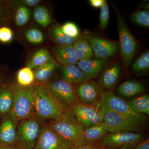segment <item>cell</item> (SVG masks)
Returning <instances> with one entry per match:
<instances>
[{"label": "cell", "mask_w": 149, "mask_h": 149, "mask_svg": "<svg viewBox=\"0 0 149 149\" xmlns=\"http://www.w3.org/2000/svg\"><path fill=\"white\" fill-rule=\"evenodd\" d=\"M140 132L121 131L108 133L98 143L109 149L135 147L146 139Z\"/></svg>", "instance_id": "6"}, {"label": "cell", "mask_w": 149, "mask_h": 149, "mask_svg": "<svg viewBox=\"0 0 149 149\" xmlns=\"http://www.w3.org/2000/svg\"><path fill=\"white\" fill-rule=\"evenodd\" d=\"M49 35L51 40L58 45H72L77 39L65 35L63 32L61 26L58 24L51 27Z\"/></svg>", "instance_id": "23"}, {"label": "cell", "mask_w": 149, "mask_h": 149, "mask_svg": "<svg viewBox=\"0 0 149 149\" xmlns=\"http://www.w3.org/2000/svg\"><path fill=\"white\" fill-rule=\"evenodd\" d=\"M13 39V33L10 27L6 26L0 27V42L7 44Z\"/></svg>", "instance_id": "35"}, {"label": "cell", "mask_w": 149, "mask_h": 149, "mask_svg": "<svg viewBox=\"0 0 149 149\" xmlns=\"http://www.w3.org/2000/svg\"><path fill=\"white\" fill-rule=\"evenodd\" d=\"M33 15L35 21L44 28H47L51 24L50 14L45 6H37L33 11Z\"/></svg>", "instance_id": "27"}, {"label": "cell", "mask_w": 149, "mask_h": 149, "mask_svg": "<svg viewBox=\"0 0 149 149\" xmlns=\"http://www.w3.org/2000/svg\"><path fill=\"white\" fill-rule=\"evenodd\" d=\"M24 35L27 41L33 45H40L44 42V36L42 32L37 28L27 29Z\"/></svg>", "instance_id": "30"}, {"label": "cell", "mask_w": 149, "mask_h": 149, "mask_svg": "<svg viewBox=\"0 0 149 149\" xmlns=\"http://www.w3.org/2000/svg\"><path fill=\"white\" fill-rule=\"evenodd\" d=\"M72 148L71 144L47 124L41 127L34 149H71Z\"/></svg>", "instance_id": "11"}, {"label": "cell", "mask_w": 149, "mask_h": 149, "mask_svg": "<svg viewBox=\"0 0 149 149\" xmlns=\"http://www.w3.org/2000/svg\"><path fill=\"white\" fill-rule=\"evenodd\" d=\"M72 46L75 55L79 61L91 58L94 56L90 43L84 38H77Z\"/></svg>", "instance_id": "24"}, {"label": "cell", "mask_w": 149, "mask_h": 149, "mask_svg": "<svg viewBox=\"0 0 149 149\" xmlns=\"http://www.w3.org/2000/svg\"><path fill=\"white\" fill-rule=\"evenodd\" d=\"M56 60L62 65L77 64L79 61L74 52L72 45H58L52 49Z\"/></svg>", "instance_id": "18"}, {"label": "cell", "mask_w": 149, "mask_h": 149, "mask_svg": "<svg viewBox=\"0 0 149 149\" xmlns=\"http://www.w3.org/2000/svg\"><path fill=\"white\" fill-rule=\"evenodd\" d=\"M122 65L117 61L102 70L97 83L104 90L111 91L113 89L120 77Z\"/></svg>", "instance_id": "14"}, {"label": "cell", "mask_w": 149, "mask_h": 149, "mask_svg": "<svg viewBox=\"0 0 149 149\" xmlns=\"http://www.w3.org/2000/svg\"><path fill=\"white\" fill-rule=\"evenodd\" d=\"M100 104L112 111L124 116L146 122V115L136 113L129 106L127 102L113 92L104 91L101 100Z\"/></svg>", "instance_id": "9"}, {"label": "cell", "mask_w": 149, "mask_h": 149, "mask_svg": "<svg viewBox=\"0 0 149 149\" xmlns=\"http://www.w3.org/2000/svg\"><path fill=\"white\" fill-rule=\"evenodd\" d=\"M115 12L121 62L123 67L126 68L131 63L138 49L139 45L128 29L124 19L116 10Z\"/></svg>", "instance_id": "5"}, {"label": "cell", "mask_w": 149, "mask_h": 149, "mask_svg": "<svg viewBox=\"0 0 149 149\" xmlns=\"http://www.w3.org/2000/svg\"><path fill=\"white\" fill-rule=\"evenodd\" d=\"M109 19V8L107 1L104 0L102 6L101 7L100 18V27L102 30L106 29Z\"/></svg>", "instance_id": "33"}, {"label": "cell", "mask_w": 149, "mask_h": 149, "mask_svg": "<svg viewBox=\"0 0 149 149\" xmlns=\"http://www.w3.org/2000/svg\"><path fill=\"white\" fill-rule=\"evenodd\" d=\"M53 57L48 49L42 48L34 53L27 63V66L32 70L35 69L45 64Z\"/></svg>", "instance_id": "25"}, {"label": "cell", "mask_w": 149, "mask_h": 149, "mask_svg": "<svg viewBox=\"0 0 149 149\" xmlns=\"http://www.w3.org/2000/svg\"><path fill=\"white\" fill-rule=\"evenodd\" d=\"M47 124L72 147L84 144V127L70 110L65 111L58 118L51 120Z\"/></svg>", "instance_id": "3"}, {"label": "cell", "mask_w": 149, "mask_h": 149, "mask_svg": "<svg viewBox=\"0 0 149 149\" xmlns=\"http://www.w3.org/2000/svg\"><path fill=\"white\" fill-rule=\"evenodd\" d=\"M61 68V77L74 85L90 80L76 65H62Z\"/></svg>", "instance_id": "20"}, {"label": "cell", "mask_w": 149, "mask_h": 149, "mask_svg": "<svg viewBox=\"0 0 149 149\" xmlns=\"http://www.w3.org/2000/svg\"><path fill=\"white\" fill-rule=\"evenodd\" d=\"M146 91L145 86L137 81L128 80L121 83L117 88L116 93L119 97L130 98Z\"/></svg>", "instance_id": "21"}, {"label": "cell", "mask_w": 149, "mask_h": 149, "mask_svg": "<svg viewBox=\"0 0 149 149\" xmlns=\"http://www.w3.org/2000/svg\"><path fill=\"white\" fill-rule=\"evenodd\" d=\"M14 84L4 83L0 86V114L2 117L10 113L14 96Z\"/></svg>", "instance_id": "19"}, {"label": "cell", "mask_w": 149, "mask_h": 149, "mask_svg": "<svg viewBox=\"0 0 149 149\" xmlns=\"http://www.w3.org/2000/svg\"><path fill=\"white\" fill-rule=\"evenodd\" d=\"M20 3L27 7H34L37 6L40 2V0H23L20 1Z\"/></svg>", "instance_id": "38"}, {"label": "cell", "mask_w": 149, "mask_h": 149, "mask_svg": "<svg viewBox=\"0 0 149 149\" xmlns=\"http://www.w3.org/2000/svg\"><path fill=\"white\" fill-rule=\"evenodd\" d=\"M71 149H109L98 143L83 144L74 147Z\"/></svg>", "instance_id": "37"}, {"label": "cell", "mask_w": 149, "mask_h": 149, "mask_svg": "<svg viewBox=\"0 0 149 149\" xmlns=\"http://www.w3.org/2000/svg\"><path fill=\"white\" fill-rule=\"evenodd\" d=\"M135 147H124L117 149H134Z\"/></svg>", "instance_id": "44"}, {"label": "cell", "mask_w": 149, "mask_h": 149, "mask_svg": "<svg viewBox=\"0 0 149 149\" xmlns=\"http://www.w3.org/2000/svg\"><path fill=\"white\" fill-rule=\"evenodd\" d=\"M75 88L78 101L91 106L100 104L104 91L97 82L91 80L75 85Z\"/></svg>", "instance_id": "12"}, {"label": "cell", "mask_w": 149, "mask_h": 149, "mask_svg": "<svg viewBox=\"0 0 149 149\" xmlns=\"http://www.w3.org/2000/svg\"><path fill=\"white\" fill-rule=\"evenodd\" d=\"M35 87V83L27 87L14 84L13 103L9 115L17 125L22 120L36 117Z\"/></svg>", "instance_id": "2"}, {"label": "cell", "mask_w": 149, "mask_h": 149, "mask_svg": "<svg viewBox=\"0 0 149 149\" xmlns=\"http://www.w3.org/2000/svg\"><path fill=\"white\" fill-rule=\"evenodd\" d=\"M45 85L54 96L69 109L79 102L75 85L61 77L50 80Z\"/></svg>", "instance_id": "8"}, {"label": "cell", "mask_w": 149, "mask_h": 149, "mask_svg": "<svg viewBox=\"0 0 149 149\" xmlns=\"http://www.w3.org/2000/svg\"><path fill=\"white\" fill-rule=\"evenodd\" d=\"M17 84L23 87L31 86L35 83V75L32 70L28 67L22 68L17 74Z\"/></svg>", "instance_id": "29"}, {"label": "cell", "mask_w": 149, "mask_h": 149, "mask_svg": "<svg viewBox=\"0 0 149 149\" xmlns=\"http://www.w3.org/2000/svg\"><path fill=\"white\" fill-rule=\"evenodd\" d=\"M131 20L134 23L143 27L149 26V12L146 10L136 11L131 14Z\"/></svg>", "instance_id": "32"}, {"label": "cell", "mask_w": 149, "mask_h": 149, "mask_svg": "<svg viewBox=\"0 0 149 149\" xmlns=\"http://www.w3.org/2000/svg\"><path fill=\"white\" fill-rule=\"evenodd\" d=\"M10 147L12 149H26L17 143L15 144Z\"/></svg>", "instance_id": "42"}, {"label": "cell", "mask_w": 149, "mask_h": 149, "mask_svg": "<svg viewBox=\"0 0 149 149\" xmlns=\"http://www.w3.org/2000/svg\"><path fill=\"white\" fill-rule=\"evenodd\" d=\"M40 121L35 117L19 123L17 127V143L26 149H34L41 130Z\"/></svg>", "instance_id": "7"}, {"label": "cell", "mask_w": 149, "mask_h": 149, "mask_svg": "<svg viewBox=\"0 0 149 149\" xmlns=\"http://www.w3.org/2000/svg\"><path fill=\"white\" fill-rule=\"evenodd\" d=\"M9 10L8 5L0 1V27L4 26L8 21Z\"/></svg>", "instance_id": "36"}, {"label": "cell", "mask_w": 149, "mask_h": 149, "mask_svg": "<svg viewBox=\"0 0 149 149\" xmlns=\"http://www.w3.org/2000/svg\"><path fill=\"white\" fill-rule=\"evenodd\" d=\"M149 68V52L148 50L143 53L135 61L132 65L133 72H141Z\"/></svg>", "instance_id": "31"}, {"label": "cell", "mask_w": 149, "mask_h": 149, "mask_svg": "<svg viewBox=\"0 0 149 149\" xmlns=\"http://www.w3.org/2000/svg\"><path fill=\"white\" fill-rule=\"evenodd\" d=\"M18 4L15 14V22L17 27L25 26L30 19L31 12L29 8L18 2Z\"/></svg>", "instance_id": "28"}, {"label": "cell", "mask_w": 149, "mask_h": 149, "mask_svg": "<svg viewBox=\"0 0 149 149\" xmlns=\"http://www.w3.org/2000/svg\"><path fill=\"white\" fill-rule=\"evenodd\" d=\"M4 67L0 66V86L2 84L4 83L5 78V74L4 73Z\"/></svg>", "instance_id": "41"}, {"label": "cell", "mask_w": 149, "mask_h": 149, "mask_svg": "<svg viewBox=\"0 0 149 149\" xmlns=\"http://www.w3.org/2000/svg\"><path fill=\"white\" fill-rule=\"evenodd\" d=\"M89 43L94 55L96 58L108 61L117 56L120 52L118 42L91 37Z\"/></svg>", "instance_id": "13"}, {"label": "cell", "mask_w": 149, "mask_h": 149, "mask_svg": "<svg viewBox=\"0 0 149 149\" xmlns=\"http://www.w3.org/2000/svg\"><path fill=\"white\" fill-rule=\"evenodd\" d=\"M109 132L101 124L84 128L83 133L84 144L98 143Z\"/></svg>", "instance_id": "22"}, {"label": "cell", "mask_w": 149, "mask_h": 149, "mask_svg": "<svg viewBox=\"0 0 149 149\" xmlns=\"http://www.w3.org/2000/svg\"><path fill=\"white\" fill-rule=\"evenodd\" d=\"M34 98L36 117L40 121L55 120L70 109L54 96L45 85L35 84Z\"/></svg>", "instance_id": "1"}, {"label": "cell", "mask_w": 149, "mask_h": 149, "mask_svg": "<svg viewBox=\"0 0 149 149\" xmlns=\"http://www.w3.org/2000/svg\"><path fill=\"white\" fill-rule=\"evenodd\" d=\"M132 110L138 114L149 115V96L145 95L131 99L127 102Z\"/></svg>", "instance_id": "26"}, {"label": "cell", "mask_w": 149, "mask_h": 149, "mask_svg": "<svg viewBox=\"0 0 149 149\" xmlns=\"http://www.w3.org/2000/svg\"><path fill=\"white\" fill-rule=\"evenodd\" d=\"M107 61L98 58L81 60L78 61L77 66L91 80L99 76Z\"/></svg>", "instance_id": "17"}, {"label": "cell", "mask_w": 149, "mask_h": 149, "mask_svg": "<svg viewBox=\"0 0 149 149\" xmlns=\"http://www.w3.org/2000/svg\"><path fill=\"white\" fill-rule=\"evenodd\" d=\"M59 67V64L53 57L42 66L32 70L35 75V84L45 85L51 80Z\"/></svg>", "instance_id": "16"}, {"label": "cell", "mask_w": 149, "mask_h": 149, "mask_svg": "<svg viewBox=\"0 0 149 149\" xmlns=\"http://www.w3.org/2000/svg\"><path fill=\"white\" fill-rule=\"evenodd\" d=\"M70 110L84 128L101 124L103 122L100 103L97 105L91 106L78 102Z\"/></svg>", "instance_id": "10"}, {"label": "cell", "mask_w": 149, "mask_h": 149, "mask_svg": "<svg viewBox=\"0 0 149 149\" xmlns=\"http://www.w3.org/2000/svg\"><path fill=\"white\" fill-rule=\"evenodd\" d=\"M105 128L109 133L127 131L140 132L144 130L146 122L116 113L100 104Z\"/></svg>", "instance_id": "4"}, {"label": "cell", "mask_w": 149, "mask_h": 149, "mask_svg": "<svg viewBox=\"0 0 149 149\" xmlns=\"http://www.w3.org/2000/svg\"><path fill=\"white\" fill-rule=\"evenodd\" d=\"M63 32L70 37L77 39L80 34L79 28L72 22H67L61 26Z\"/></svg>", "instance_id": "34"}, {"label": "cell", "mask_w": 149, "mask_h": 149, "mask_svg": "<svg viewBox=\"0 0 149 149\" xmlns=\"http://www.w3.org/2000/svg\"><path fill=\"white\" fill-rule=\"evenodd\" d=\"M134 149H149V139H146L138 144Z\"/></svg>", "instance_id": "39"}, {"label": "cell", "mask_w": 149, "mask_h": 149, "mask_svg": "<svg viewBox=\"0 0 149 149\" xmlns=\"http://www.w3.org/2000/svg\"><path fill=\"white\" fill-rule=\"evenodd\" d=\"M17 125L10 115L3 117L0 125V146H11L17 143Z\"/></svg>", "instance_id": "15"}, {"label": "cell", "mask_w": 149, "mask_h": 149, "mask_svg": "<svg viewBox=\"0 0 149 149\" xmlns=\"http://www.w3.org/2000/svg\"><path fill=\"white\" fill-rule=\"evenodd\" d=\"M0 149H12L10 146H0Z\"/></svg>", "instance_id": "43"}, {"label": "cell", "mask_w": 149, "mask_h": 149, "mask_svg": "<svg viewBox=\"0 0 149 149\" xmlns=\"http://www.w3.org/2000/svg\"><path fill=\"white\" fill-rule=\"evenodd\" d=\"M104 0H90L89 2L91 5L95 8H101L102 6Z\"/></svg>", "instance_id": "40"}, {"label": "cell", "mask_w": 149, "mask_h": 149, "mask_svg": "<svg viewBox=\"0 0 149 149\" xmlns=\"http://www.w3.org/2000/svg\"><path fill=\"white\" fill-rule=\"evenodd\" d=\"M1 117L2 116L1 115V114H0V121H1Z\"/></svg>", "instance_id": "45"}]
</instances>
